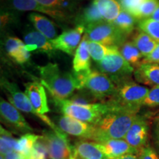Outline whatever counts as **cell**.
I'll return each instance as SVG.
<instances>
[{"mask_svg":"<svg viewBox=\"0 0 159 159\" xmlns=\"http://www.w3.org/2000/svg\"><path fill=\"white\" fill-rule=\"evenodd\" d=\"M137 116L136 112L122 108H116L110 111L93 125V141L102 142L110 139H124Z\"/></svg>","mask_w":159,"mask_h":159,"instance_id":"1","label":"cell"},{"mask_svg":"<svg viewBox=\"0 0 159 159\" xmlns=\"http://www.w3.org/2000/svg\"><path fill=\"white\" fill-rule=\"evenodd\" d=\"M41 83L48 90L53 99H68L75 90H78V85L74 75L60 69L56 63H49L39 66Z\"/></svg>","mask_w":159,"mask_h":159,"instance_id":"2","label":"cell"},{"mask_svg":"<svg viewBox=\"0 0 159 159\" xmlns=\"http://www.w3.org/2000/svg\"><path fill=\"white\" fill-rule=\"evenodd\" d=\"M53 100L55 106L63 115L91 125L96 124L105 114L116 108L108 101L91 104H77L69 99H53Z\"/></svg>","mask_w":159,"mask_h":159,"instance_id":"3","label":"cell"},{"mask_svg":"<svg viewBox=\"0 0 159 159\" xmlns=\"http://www.w3.org/2000/svg\"><path fill=\"white\" fill-rule=\"evenodd\" d=\"M116 85V91L108 98V102L116 108L138 113L150 91L149 89L131 80L123 81Z\"/></svg>","mask_w":159,"mask_h":159,"instance_id":"4","label":"cell"},{"mask_svg":"<svg viewBox=\"0 0 159 159\" xmlns=\"http://www.w3.org/2000/svg\"><path fill=\"white\" fill-rule=\"evenodd\" d=\"M85 35L89 41L117 47L123 44L127 39L126 35L119 31L114 24L105 20L87 26Z\"/></svg>","mask_w":159,"mask_h":159,"instance_id":"5","label":"cell"},{"mask_svg":"<svg viewBox=\"0 0 159 159\" xmlns=\"http://www.w3.org/2000/svg\"><path fill=\"white\" fill-rule=\"evenodd\" d=\"M97 69L110 77L116 85L130 80L131 75L134 72V66L123 57L119 50L107 55L97 62Z\"/></svg>","mask_w":159,"mask_h":159,"instance_id":"6","label":"cell"},{"mask_svg":"<svg viewBox=\"0 0 159 159\" xmlns=\"http://www.w3.org/2000/svg\"><path fill=\"white\" fill-rule=\"evenodd\" d=\"M1 86L5 91V94L8 98L9 102H11L18 110L27 113V114L35 115V116L39 117L49 127H50L52 130L55 131L61 130V129L57 128L54 122L52 121L48 116H47L46 115L40 114L35 110L27 94L20 91L15 83L9 82L7 80L3 78L1 80Z\"/></svg>","mask_w":159,"mask_h":159,"instance_id":"7","label":"cell"},{"mask_svg":"<svg viewBox=\"0 0 159 159\" xmlns=\"http://www.w3.org/2000/svg\"><path fill=\"white\" fill-rule=\"evenodd\" d=\"M48 151L49 159H77L74 147L62 130H44L41 136Z\"/></svg>","mask_w":159,"mask_h":159,"instance_id":"8","label":"cell"},{"mask_svg":"<svg viewBox=\"0 0 159 159\" xmlns=\"http://www.w3.org/2000/svg\"><path fill=\"white\" fill-rule=\"evenodd\" d=\"M82 89L89 91L98 100L113 96L116 91V85L106 74L91 70L83 83Z\"/></svg>","mask_w":159,"mask_h":159,"instance_id":"9","label":"cell"},{"mask_svg":"<svg viewBox=\"0 0 159 159\" xmlns=\"http://www.w3.org/2000/svg\"><path fill=\"white\" fill-rule=\"evenodd\" d=\"M53 122L66 134L74 136L82 139L93 140L94 135V125L82 122L66 115L54 116Z\"/></svg>","mask_w":159,"mask_h":159,"instance_id":"10","label":"cell"},{"mask_svg":"<svg viewBox=\"0 0 159 159\" xmlns=\"http://www.w3.org/2000/svg\"><path fill=\"white\" fill-rule=\"evenodd\" d=\"M0 114L3 122L15 130L25 134L33 132V128L20 113L19 110L2 98L0 102Z\"/></svg>","mask_w":159,"mask_h":159,"instance_id":"11","label":"cell"},{"mask_svg":"<svg viewBox=\"0 0 159 159\" xmlns=\"http://www.w3.org/2000/svg\"><path fill=\"white\" fill-rule=\"evenodd\" d=\"M84 31H85L84 26L78 25L74 29L64 31L62 34L54 40H52L51 41L56 50L62 51L70 55H74L77 47H79L81 35Z\"/></svg>","mask_w":159,"mask_h":159,"instance_id":"12","label":"cell"},{"mask_svg":"<svg viewBox=\"0 0 159 159\" xmlns=\"http://www.w3.org/2000/svg\"><path fill=\"white\" fill-rule=\"evenodd\" d=\"M149 127L144 116H138L133 123L124 139L131 147L139 150L146 145Z\"/></svg>","mask_w":159,"mask_h":159,"instance_id":"13","label":"cell"},{"mask_svg":"<svg viewBox=\"0 0 159 159\" xmlns=\"http://www.w3.org/2000/svg\"><path fill=\"white\" fill-rule=\"evenodd\" d=\"M25 94L28 97L32 105L38 113L45 115L48 113L49 108L46 94L45 87L41 83L34 81L25 84Z\"/></svg>","mask_w":159,"mask_h":159,"instance_id":"14","label":"cell"},{"mask_svg":"<svg viewBox=\"0 0 159 159\" xmlns=\"http://www.w3.org/2000/svg\"><path fill=\"white\" fill-rule=\"evenodd\" d=\"M24 40L26 49L30 52L35 51L38 52L45 53L49 56H52L56 50L51 40H49L42 33L35 30H30L25 33Z\"/></svg>","mask_w":159,"mask_h":159,"instance_id":"15","label":"cell"},{"mask_svg":"<svg viewBox=\"0 0 159 159\" xmlns=\"http://www.w3.org/2000/svg\"><path fill=\"white\" fill-rule=\"evenodd\" d=\"M11 5L13 8L17 11L40 12L49 16L57 21H65L66 19V15L63 11L44 7L37 2L35 0H11Z\"/></svg>","mask_w":159,"mask_h":159,"instance_id":"16","label":"cell"},{"mask_svg":"<svg viewBox=\"0 0 159 159\" xmlns=\"http://www.w3.org/2000/svg\"><path fill=\"white\" fill-rule=\"evenodd\" d=\"M102 150L110 159H117L128 154H138L139 150L131 147L124 139H110L99 142Z\"/></svg>","mask_w":159,"mask_h":159,"instance_id":"17","label":"cell"},{"mask_svg":"<svg viewBox=\"0 0 159 159\" xmlns=\"http://www.w3.org/2000/svg\"><path fill=\"white\" fill-rule=\"evenodd\" d=\"M74 150L75 157L78 159H110L99 142L79 141L75 144Z\"/></svg>","mask_w":159,"mask_h":159,"instance_id":"18","label":"cell"},{"mask_svg":"<svg viewBox=\"0 0 159 159\" xmlns=\"http://www.w3.org/2000/svg\"><path fill=\"white\" fill-rule=\"evenodd\" d=\"M5 48L7 55L16 63L24 64L28 62L30 52L26 49L25 44L19 38H7L5 42Z\"/></svg>","mask_w":159,"mask_h":159,"instance_id":"19","label":"cell"},{"mask_svg":"<svg viewBox=\"0 0 159 159\" xmlns=\"http://www.w3.org/2000/svg\"><path fill=\"white\" fill-rule=\"evenodd\" d=\"M135 78L144 85L159 86V65L140 64L134 71Z\"/></svg>","mask_w":159,"mask_h":159,"instance_id":"20","label":"cell"},{"mask_svg":"<svg viewBox=\"0 0 159 159\" xmlns=\"http://www.w3.org/2000/svg\"><path fill=\"white\" fill-rule=\"evenodd\" d=\"M28 19L36 30L47 37L49 40H54L57 37V31L55 25L47 17L36 13H32Z\"/></svg>","mask_w":159,"mask_h":159,"instance_id":"21","label":"cell"},{"mask_svg":"<svg viewBox=\"0 0 159 159\" xmlns=\"http://www.w3.org/2000/svg\"><path fill=\"white\" fill-rule=\"evenodd\" d=\"M90 54L88 48V40L85 35L77 47L73 60V70L75 72L90 69Z\"/></svg>","mask_w":159,"mask_h":159,"instance_id":"22","label":"cell"},{"mask_svg":"<svg viewBox=\"0 0 159 159\" xmlns=\"http://www.w3.org/2000/svg\"><path fill=\"white\" fill-rule=\"evenodd\" d=\"M105 21L113 23L120 13L122 7L117 0H94Z\"/></svg>","mask_w":159,"mask_h":159,"instance_id":"23","label":"cell"},{"mask_svg":"<svg viewBox=\"0 0 159 159\" xmlns=\"http://www.w3.org/2000/svg\"><path fill=\"white\" fill-rule=\"evenodd\" d=\"M133 43L138 48L143 57L148 56L154 50L158 41L152 39L148 34L141 31L138 32L133 39Z\"/></svg>","mask_w":159,"mask_h":159,"instance_id":"24","label":"cell"},{"mask_svg":"<svg viewBox=\"0 0 159 159\" xmlns=\"http://www.w3.org/2000/svg\"><path fill=\"white\" fill-rule=\"evenodd\" d=\"M136 20V18L133 16L130 13L122 9L118 17L113 24L119 31L128 37L134 31Z\"/></svg>","mask_w":159,"mask_h":159,"instance_id":"25","label":"cell"},{"mask_svg":"<svg viewBox=\"0 0 159 159\" xmlns=\"http://www.w3.org/2000/svg\"><path fill=\"white\" fill-rule=\"evenodd\" d=\"M119 52L132 66L138 67L143 56L134 43L130 41L125 42L119 47Z\"/></svg>","mask_w":159,"mask_h":159,"instance_id":"26","label":"cell"},{"mask_svg":"<svg viewBox=\"0 0 159 159\" xmlns=\"http://www.w3.org/2000/svg\"><path fill=\"white\" fill-rule=\"evenodd\" d=\"M88 40V39H87ZM88 48L91 58L96 62H99L107 55L119 50V47L105 46L102 43L88 40Z\"/></svg>","mask_w":159,"mask_h":159,"instance_id":"27","label":"cell"},{"mask_svg":"<svg viewBox=\"0 0 159 159\" xmlns=\"http://www.w3.org/2000/svg\"><path fill=\"white\" fill-rule=\"evenodd\" d=\"M40 137L41 136H38L31 133L23 135L16 142L14 150L27 157L30 154L33 147L40 139Z\"/></svg>","mask_w":159,"mask_h":159,"instance_id":"28","label":"cell"},{"mask_svg":"<svg viewBox=\"0 0 159 159\" xmlns=\"http://www.w3.org/2000/svg\"><path fill=\"white\" fill-rule=\"evenodd\" d=\"M104 21V19L97 9L96 5L93 2L90 5L84 9L83 13L80 16L79 25H83L85 27L93 24Z\"/></svg>","mask_w":159,"mask_h":159,"instance_id":"29","label":"cell"},{"mask_svg":"<svg viewBox=\"0 0 159 159\" xmlns=\"http://www.w3.org/2000/svg\"><path fill=\"white\" fill-rule=\"evenodd\" d=\"M138 27L141 31L159 41V21H155L150 18L139 20Z\"/></svg>","mask_w":159,"mask_h":159,"instance_id":"30","label":"cell"},{"mask_svg":"<svg viewBox=\"0 0 159 159\" xmlns=\"http://www.w3.org/2000/svg\"><path fill=\"white\" fill-rule=\"evenodd\" d=\"M158 6L159 0H145L139 7L135 18L139 21L150 18Z\"/></svg>","mask_w":159,"mask_h":159,"instance_id":"31","label":"cell"},{"mask_svg":"<svg viewBox=\"0 0 159 159\" xmlns=\"http://www.w3.org/2000/svg\"><path fill=\"white\" fill-rule=\"evenodd\" d=\"M17 139H14L8 130L1 126V136H0V147L1 155H5L14 150V146Z\"/></svg>","mask_w":159,"mask_h":159,"instance_id":"32","label":"cell"},{"mask_svg":"<svg viewBox=\"0 0 159 159\" xmlns=\"http://www.w3.org/2000/svg\"><path fill=\"white\" fill-rule=\"evenodd\" d=\"M47 156H48V151L41 136L27 158L28 159H47Z\"/></svg>","mask_w":159,"mask_h":159,"instance_id":"33","label":"cell"},{"mask_svg":"<svg viewBox=\"0 0 159 159\" xmlns=\"http://www.w3.org/2000/svg\"><path fill=\"white\" fill-rule=\"evenodd\" d=\"M144 1L145 0H118L122 9L128 12L134 17L138 12L139 7Z\"/></svg>","mask_w":159,"mask_h":159,"instance_id":"34","label":"cell"},{"mask_svg":"<svg viewBox=\"0 0 159 159\" xmlns=\"http://www.w3.org/2000/svg\"><path fill=\"white\" fill-rule=\"evenodd\" d=\"M143 105L148 107L159 106V86H153L149 91Z\"/></svg>","mask_w":159,"mask_h":159,"instance_id":"35","label":"cell"},{"mask_svg":"<svg viewBox=\"0 0 159 159\" xmlns=\"http://www.w3.org/2000/svg\"><path fill=\"white\" fill-rule=\"evenodd\" d=\"M35 1L44 7L52 9L60 10V8L68 6V3L66 2V0H35Z\"/></svg>","mask_w":159,"mask_h":159,"instance_id":"36","label":"cell"},{"mask_svg":"<svg viewBox=\"0 0 159 159\" xmlns=\"http://www.w3.org/2000/svg\"><path fill=\"white\" fill-rule=\"evenodd\" d=\"M138 157L139 159H159V157L155 150L149 146H144L139 150Z\"/></svg>","mask_w":159,"mask_h":159,"instance_id":"37","label":"cell"},{"mask_svg":"<svg viewBox=\"0 0 159 159\" xmlns=\"http://www.w3.org/2000/svg\"><path fill=\"white\" fill-rule=\"evenodd\" d=\"M159 62V41L156 47L150 55L144 57L140 64H146V63H151V64H157Z\"/></svg>","mask_w":159,"mask_h":159,"instance_id":"38","label":"cell"},{"mask_svg":"<svg viewBox=\"0 0 159 159\" xmlns=\"http://www.w3.org/2000/svg\"><path fill=\"white\" fill-rule=\"evenodd\" d=\"M1 159H28V158L22 154L16 152L15 150H13L7 154L1 155Z\"/></svg>","mask_w":159,"mask_h":159,"instance_id":"39","label":"cell"},{"mask_svg":"<svg viewBox=\"0 0 159 159\" xmlns=\"http://www.w3.org/2000/svg\"><path fill=\"white\" fill-rule=\"evenodd\" d=\"M155 137H156V142L159 149V122H156V126L155 128Z\"/></svg>","mask_w":159,"mask_h":159,"instance_id":"40","label":"cell"},{"mask_svg":"<svg viewBox=\"0 0 159 159\" xmlns=\"http://www.w3.org/2000/svg\"><path fill=\"white\" fill-rule=\"evenodd\" d=\"M150 19L155 20V21H159V6L157 7V9L152 13V15L150 16Z\"/></svg>","mask_w":159,"mask_h":159,"instance_id":"41","label":"cell"},{"mask_svg":"<svg viewBox=\"0 0 159 159\" xmlns=\"http://www.w3.org/2000/svg\"><path fill=\"white\" fill-rule=\"evenodd\" d=\"M117 159H139V158L137 155L128 154V155H125V156H124L120 157V158H119Z\"/></svg>","mask_w":159,"mask_h":159,"instance_id":"42","label":"cell"},{"mask_svg":"<svg viewBox=\"0 0 159 159\" xmlns=\"http://www.w3.org/2000/svg\"><path fill=\"white\" fill-rule=\"evenodd\" d=\"M157 122H159V116H158V119H157Z\"/></svg>","mask_w":159,"mask_h":159,"instance_id":"43","label":"cell"},{"mask_svg":"<svg viewBox=\"0 0 159 159\" xmlns=\"http://www.w3.org/2000/svg\"><path fill=\"white\" fill-rule=\"evenodd\" d=\"M157 64H158V65H159V62H158V63H157Z\"/></svg>","mask_w":159,"mask_h":159,"instance_id":"44","label":"cell"},{"mask_svg":"<svg viewBox=\"0 0 159 159\" xmlns=\"http://www.w3.org/2000/svg\"><path fill=\"white\" fill-rule=\"evenodd\" d=\"M77 159H78V158H77Z\"/></svg>","mask_w":159,"mask_h":159,"instance_id":"45","label":"cell"},{"mask_svg":"<svg viewBox=\"0 0 159 159\" xmlns=\"http://www.w3.org/2000/svg\"></svg>","mask_w":159,"mask_h":159,"instance_id":"46","label":"cell"}]
</instances>
